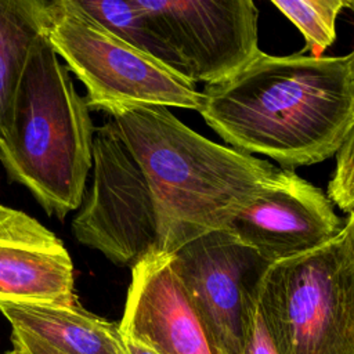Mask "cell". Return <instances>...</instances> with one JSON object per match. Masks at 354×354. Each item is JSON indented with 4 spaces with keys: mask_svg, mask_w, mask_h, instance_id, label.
Returning <instances> with one entry per match:
<instances>
[{
    "mask_svg": "<svg viewBox=\"0 0 354 354\" xmlns=\"http://www.w3.org/2000/svg\"><path fill=\"white\" fill-rule=\"evenodd\" d=\"M0 313L12 329H22L64 354H130L119 324L73 306L4 304Z\"/></svg>",
    "mask_w": 354,
    "mask_h": 354,
    "instance_id": "7c38bea8",
    "label": "cell"
},
{
    "mask_svg": "<svg viewBox=\"0 0 354 354\" xmlns=\"http://www.w3.org/2000/svg\"><path fill=\"white\" fill-rule=\"evenodd\" d=\"M95 127L90 108L44 32L33 44L17 87L0 162L50 216L64 220L83 201L93 167Z\"/></svg>",
    "mask_w": 354,
    "mask_h": 354,
    "instance_id": "3957f363",
    "label": "cell"
},
{
    "mask_svg": "<svg viewBox=\"0 0 354 354\" xmlns=\"http://www.w3.org/2000/svg\"><path fill=\"white\" fill-rule=\"evenodd\" d=\"M348 7L354 11V1H350V4H348Z\"/></svg>",
    "mask_w": 354,
    "mask_h": 354,
    "instance_id": "7402d4cb",
    "label": "cell"
},
{
    "mask_svg": "<svg viewBox=\"0 0 354 354\" xmlns=\"http://www.w3.org/2000/svg\"><path fill=\"white\" fill-rule=\"evenodd\" d=\"M43 32L86 87L90 109L112 115L130 105L201 108L202 91L192 80L115 36L76 0H46Z\"/></svg>",
    "mask_w": 354,
    "mask_h": 354,
    "instance_id": "5b68a950",
    "label": "cell"
},
{
    "mask_svg": "<svg viewBox=\"0 0 354 354\" xmlns=\"http://www.w3.org/2000/svg\"><path fill=\"white\" fill-rule=\"evenodd\" d=\"M124 342H126V346H127L130 354H156L149 347H147L142 343H138V342H136L133 339L124 337Z\"/></svg>",
    "mask_w": 354,
    "mask_h": 354,
    "instance_id": "d6986e66",
    "label": "cell"
},
{
    "mask_svg": "<svg viewBox=\"0 0 354 354\" xmlns=\"http://www.w3.org/2000/svg\"><path fill=\"white\" fill-rule=\"evenodd\" d=\"M75 238L112 263L133 267L158 250V221L148 183L111 118L95 127L93 183L72 221Z\"/></svg>",
    "mask_w": 354,
    "mask_h": 354,
    "instance_id": "8992f818",
    "label": "cell"
},
{
    "mask_svg": "<svg viewBox=\"0 0 354 354\" xmlns=\"http://www.w3.org/2000/svg\"><path fill=\"white\" fill-rule=\"evenodd\" d=\"M152 195L158 250L225 230L231 218L277 181L281 169L217 144L185 126L167 106L130 105L111 115Z\"/></svg>",
    "mask_w": 354,
    "mask_h": 354,
    "instance_id": "7a4b0ae2",
    "label": "cell"
},
{
    "mask_svg": "<svg viewBox=\"0 0 354 354\" xmlns=\"http://www.w3.org/2000/svg\"><path fill=\"white\" fill-rule=\"evenodd\" d=\"M259 288L249 297L245 307L242 354H279L259 301Z\"/></svg>",
    "mask_w": 354,
    "mask_h": 354,
    "instance_id": "e0dca14e",
    "label": "cell"
},
{
    "mask_svg": "<svg viewBox=\"0 0 354 354\" xmlns=\"http://www.w3.org/2000/svg\"><path fill=\"white\" fill-rule=\"evenodd\" d=\"M235 149L288 170L336 155L354 124V53H260L225 82L206 86L198 111Z\"/></svg>",
    "mask_w": 354,
    "mask_h": 354,
    "instance_id": "6da1fadb",
    "label": "cell"
},
{
    "mask_svg": "<svg viewBox=\"0 0 354 354\" xmlns=\"http://www.w3.org/2000/svg\"><path fill=\"white\" fill-rule=\"evenodd\" d=\"M73 264L62 241L29 214L0 203V306H73Z\"/></svg>",
    "mask_w": 354,
    "mask_h": 354,
    "instance_id": "8fae6325",
    "label": "cell"
},
{
    "mask_svg": "<svg viewBox=\"0 0 354 354\" xmlns=\"http://www.w3.org/2000/svg\"><path fill=\"white\" fill-rule=\"evenodd\" d=\"M133 1L170 43L195 84L225 82L261 53L252 0Z\"/></svg>",
    "mask_w": 354,
    "mask_h": 354,
    "instance_id": "ba28073f",
    "label": "cell"
},
{
    "mask_svg": "<svg viewBox=\"0 0 354 354\" xmlns=\"http://www.w3.org/2000/svg\"><path fill=\"white\" fill-rule=\"evenodd\" d=\"M76 3L115 36L185 76L174 48L133 0H76Z\"/></svg>",
    "mask_w": 354,
    "mask_h": 354,
    "instance_id": "5bb4252c",
    "label": "cell"
},
{
    "mask_svg": "<svg viewBox=\"0 0 354 354\" xmlns=\"http://www.w3.org/2000/svg\"><path fill=\"white\" fill-rule=\"evenodd\" d=\"M44 7L46 0H0V137L8 131L29 53L43 35Z\"/></svg>",
    "mask_w": 354,
    "mask_h": 354,
    "instance_id": "4fadbf2b",
    "label": "cell"
},
{
    "mask_svg": "<svg viewBox=\"0 0 354 354\" xmlns=\"http://www.w3.org/2000/svg\"><path fill=\"white\" fill-rule=\"evenodd\" d=\"M346 223L350 227V234H351V249H353V259H354V209L351 212H348V217L346 220Z\"/></svg>",
    "mask_w": 354,
    "mask_h": 354,
    "instance_id": "ffe728a7",
    "label": "cell"
},
{
    "mask_svg": "<svg viewBox=\"0 0 354 354\" xmlns=\"http://www.w3.org/2000/svg\"><path fill=\"white\" fill-rule=\"evenodd\" d=\"M353 53H354V50H353Z\"/></svg>",
    "mask_w": 354,
    "mask_h": 354,
    "instance_id": "603a6c76",
    "label": "cell"
},
{
    "mask_svg": "<svg viewBox=\"0 0 354 354\" xmlns=\"http://www.w3.org/2000/svg\"><path fill=\"white\" fill-rule=\"evenodd\" d=\"M335 156L336 165L328 184V199L348 213L354 209V124Z\"/></svg>",
    "mask_w": 354,
    "mask_h": 354,
    "instance_id": "2e32d148",
    "label": "cell"
},
{
    "mask_svg": "<svg viewBox=\"0 0 354 354\" xmlns=\"http://www.w3.org/2000/svg\"><path fill=\"white\" fill-rule=\"evenodd\" d=\"M119 328L156 354H216L212 340L176 277L170 254L155 250L131 267Z\"/></svg>",
    "mask_w": 354,
    "mask_h": 354,
    "instance_id": "30bf717a",
    "label": "cell"
},
{
    "mask_svg": "<svg viewBox=\"0 0 354 354\" xmlns=\"http://www.w3.org/2000/svg\"><path fill=\"white\" fill-rule=\"evenodd\" d=\"M170 264L216 354H242L245 307L271 264L227 230L188 241Z\"/></svg>",
    "mask_w": 354,
    "mask_h": 354,
    "instance_id": "52a82bcc",
    "label": "cell"
},
{
    "mask_svg": "<svg viewBox=\"0 0 354 354\" xmlns=\"http://www.w3.org/2000/svg\"><path fill=\"white\" fill-rule=\"evenodd\" d=\"M272 4L301 32L311 57L324 51L336 39V21L350 1L346 0H272Z\"/></svg>",
    "mask_w": 354,
    "mask_h": 354,
    "instance_id": "9a60e30c",
    "label": "cell"
},
{
    "mask_svg": "<svg viewBox=\"0 0 354 354\" xmlns=\"http://www.w3.org/2000/svg\"><path fill=\"white\" fill-rule=\"evenodd\" d=\"M11 343L12 347L17 348L21 354H64L22 329L11 330Z\"/></svg>",
    "mask_w": 354,
    "mask_h": 354,
    "instance_id": "ac0fdd59",
    "label": "cell"
},
{
    "mask_svg": "<svg viewBox=\"0 0 354 354\" xmlns=\"http://www.w3.org/2000/svg\"><path fill=\"white\" fill-rule=\"evenodd\" d=\"M4 354H21V353H19V351H18V350H17V348H14V347H12V348H11V350H8V351H6V353H4Z\"/></svg>",
    "mask_w": 354,
    "mask_h": 354,
    "instance_id": "44dd1931",
    "label": "cell"
},
{
    "mask_svg": "<svg viewBox=\"0 0 354 354\" xmlns=\"http://www.w3.org/2000/svg\"><path fill=\"white\" fill-rule=\"evenodd\" d=\"M343 227L318 187L281 169L277 181L242 207L225 230L275 264L328 243Z\"/></svg>",
    "mask_w": 354,
    "mask_h": 354,
    "instance_id": "9c48e42d",
    "label": "cell"
},
{
    "mask_svg": "<svg viewBox=\"0 0 354 354\" xmlns=\"http://www.w3.org/2000/svg\"><path fill=\"white\" fill-rule=\"evenodd\" d=\"M259 301L279 354H354L350 227L328 243L271 264Z\"/></svg>",
    "mask_w": 354,
    "mask_h": 354,
    "instance_id": "277c9868",
    "label": "cell"
}]
</instances>
